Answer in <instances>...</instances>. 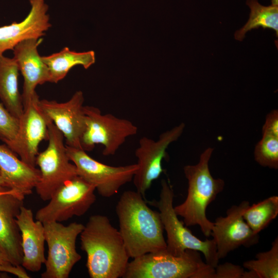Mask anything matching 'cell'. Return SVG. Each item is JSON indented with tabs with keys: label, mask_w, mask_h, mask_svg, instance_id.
Masks as SVG:
<instances>
[{
	"label": "cell",
	"mask_w": 278,
	"mask_h": 278,
	"mask_svg": "<svg viewBox=\"0 0 278 278\" xmlns=\"http://www.w3.org/2000/svg\"><path fill=\"white\" fill-rule=\"evenodd\" d=\"M184 128L182 123L161 134L156 141L146 136L139 140L135 150L138 168L132 181L136 190L143 196L164 171L162 162L166 156V150L181 136Z\"/></svg>",
	"instance_id": "obj_11"
},
{
	"label": "cell",
	"mask_w": 278,
	"mask_h": 278,
	"mask_svg": "<svg viewBox=\"0 0 278 278\" xmlns=\"http://www.w3.org/2000/svg\"><path fill=\"white\" fill-rule=\"evenodd\" d=\"M0 175H1V172H0Z\"/></svg>",
	"instance_id": "obj_34"
},
{
	"label": "cell",
	"mask_w": 278,
	"mask_h": 278,
	"mask_svg": "<svg viewBox=\"0 0 278 278\" xmlns=\"http://www.w3.org/2000/svg\"><path fill=\"white\" fill-rule=\"evenodd\" d=\"M30 10L21 22L0 27V56L13 50L20 42L31 39H39L51 26L47 13L48 6L44 0H29Z\"/></svg>",
	"instance_id": "obj_15"
},
{
	"label": "cell",
	"mask_w": 278,
	"mask_h": 278,
	"mask_svg": "<svg viewBox=\"0 0 278 278\" xmlns=\"http://www.w3.org/2000/svg\"><path fill=\"white\" fill-rule=\"evenodd\" d=\"M19 126V119L0 102V140L5 144L12 141L16 136Z\"/></svg>",
	"instance_id": "obj_26"
},
{
	"label": "cell",
	"mask_w": 278,
	"mask_h": 278,
	"mask_svg": "<svg viewBox=\"0 0 278 278\" xmlns=\"http://www.w3.org/2000/svg\"><path fill=\"white\" fill-rule=\"evenodd\" d=\"M0 271L10 273L20 278L29 277L22 265L15 266L10 264L1 268Z\"/></svg>",
	"instance_id": "obj_29"
},
{
	"label": "cell",
	"mask_w": 278,
	"mask_h": 278,
	"mask_svg": "<svg viewBox=\"0 0 278 278\" xmlns=\"http://www.w3.org/2000/svg\"><path fill=\"white\" fill-rule=\"evenodd\" d=\"M24 198L15 191L0 195V250L13 265H22L21 232L16 216Z\"/></svg>",
	"instance_id": "obj_16"
},
{
	"label": "cell",
	"mask_w": 278,
	"mask_h": 278,
	"mask_svg": "<svg viewBox=\"0 0 278 278\" xmlns=\"http://www.w3.org/2000/svg\"><path fill=\"white\" fill-rule=\"evenodd\" d=\"M79 236L91 278L123 277L130 257L119 230L107 216H90Z\"/></svg>",
	"instance_id": "obj_2"
},
{
	"label": "cell",
	"mask_w": 278,
	"mask_h": 278,
	"mask_svg": "<svg viewBox=\"0 0 278 278\" xmlns=\"http://www.w3.org/2000/svg\"><path fill=\"white\" fill-rule=\"evenodd\" d=\"M85 128L80 139L81 149L93 150L96 145L103 147L102 154L114 155L129 137L135 135L137 127L130 120L112 114H102L93 106H84Z\"/></svg>",
	"instance_id": "obj_7"
},
{
	"label": "cell",
	"mask_w": 278,
	"mask_h": 278,
	"mask_svg": "<svg viewBox=\"0 0 278 278\" xmlns=\"http://www.w3.org/2000/svg\"><path fill=\"white\" fill-rule=\"evenodd\" d=\"M16 154L6 144H0V177L6 188L25 198L35 188L40 178V171Z\"/></svg>",
	"instance_id": "obj_19"
},
{
	"label": "cell",
	"mask_w": 278,
	"mask_h": 278,
	"mask_svg": "<svg viewBox=\"0 0 278 278\" xmlns=\"http://www.w3.org/2000/svg\"><path fill=\"white\" fill-rule=\"evenodd\" d=\"M84 100L82 92L78 91L64 102L39 100L42 112L62 133L65 145L81 149L80 139L85 128Z\"/></svg>",
	"instance_id": "obj_14"
},
{
	"label": "cell",
	"mask_w": 278,
	"mask_h": 278,
	"mask_svg": "<svg viewBox=\"0 0 278 278\" xmlns=\"http://www.w3.org/2000/svg\"><path fill=\"white\" fill-rule=\"evenodd\" d=\"M5 187H6L5 186L4 183L0 177V191H3L8 189H5Z\"/></svg>",
	"instance_id": "obj_31"
},
{
	"label": "cell",
	"mask_w": 278,
	"mask_h": 278,
	"mask_svg": "<svg viewBox=\"0 0 278 278\" xmlns=\"http://www.w3.org/2000/svg\"><path fill=\"white\" fill-rule=\"evenodd\" d=\"M13 190H12V189H8V190H3V191H0V195L7 194V193H10V192H12Z\"/></svg>",
	"instance_id": "obj_32"
},
{
	"label": "cell",
	"mask_w": 278,
	"mask_h": 278,
	"mask_svg": "<svg viewBox=\"0 0 278 278\" xmlns=\"http://www.w3.org/2000/svg\"><path fill=\"white\" fill-rule=\"evenodd\" d=\"M271 5L273 6H277L278 0H271Z\"/></svg>",
	"instance_id": "obj_33"
},
{
	"label": "cell",
	"mask_w": 278,
	"mask_h": 278,
	"mask_svg": "<svg viewBox=\"0 0 278 278\" xmlns=\"http://www.w3.org/2000/svg\"><path fill=\"white\" fill-rule=\"evenodd\" d=\"M159 200L150 202L157 207L166 232V251L173 255H180L186 250L190 249L203 253L206 263L215 268L219 259L214 239L203 241L196 237L180 221L173 205L174 193L172 186L166 180L162 179Z\"/></svg>",
	"instance_id": "obj_5"
},
{
	"label": "cell",
	"mask_w": 278,
	"mask_h": 278,
	"mask_svg": "<svg viewBox=\"0 0 278 278\" xmlns=\"http://www.w3.org/2000/svg\"><path fill=\"white\" fill-rule=\"evenodd\" d=\"M119 231L130 257L166 250L159 212L151 209L139 192L127 190L116 205Z\"/></svg>",
	"instance_id": "obj_1"
},
{
	"label": "cell",
	"mask_w": 278,
	"mask_h": 278,
	"mask_svg": "<svg viewBox=\"0 0 278 278\" xmlns=\"http://www.w3.org/2000/svg\"><path fill=\"white\" fill-rule=\"evenodd\" d=\"M39 100L36 93L23 105L16 136L5 144L22 161L33 167L36 165L39 145L48 138L47 118L40 108Z\"/></svg>",
	"instance_id": "obj_12"
},
{
	"label": "cell",
	"mask_w": 278,
	"mask_h": 278,
	"mask_svg": "<svg viewBox=\"0 0 278 278\" xmlns=\"http://www.w3.org/2000/svg\"><path fill=\"white\" fill-rule=\"evenodd\" d=\"M246 3L250 9L249 19L247 23L235 33V39L242 41L248 31L259 27L273 29L277 36L278 6H263L257 0H247Z\"/></svg>",
	"instance_id": "obj_22"
},
{
	"label": "cell",
	"mask_w": 278,
	"mask_h": 278,
	"mask_svg": "<svg viewBox=\"0 0 278 278\" xmlns=\"http://www.w3.org/2000/svg\"><path fill=\"white\" fill-rule=\"evenodd\" d=\"M255 160L261 166L278 168V134L263 132L254 150Z\"/></svg>",
	"instance_id": "obj_25"
},
{
	"label": "cell",
	"mask_w": 278,
	"mask_h": 278,
	"mask_svg": "<svg viewBox=\"0 0 278 278\" xmlns=\"http://www.w3.org/2000/svg\"><path fill=\"white\" fill-rule=\"evenodd\" d=\"M215 268L203 261L199 251L180 255L166 250L148 253L129 262L123 278H214Z\"/></svg>",
	"instance_id": "obj_4"
},
{
	"label": "cell",
	"mask_w": 278,
	"mask_h": 278,
	"mask_svg": "<svg viewBox=\"0 0 278 278\" xmlns=\"http://www.w3.org/2000/svg\"><path fill=\"white\" fill-rule=\"evenodd\" d=\"M41 58L48 68L49 82L52 83H57L64 78L74 66L80 65L88 69L96 60L93 50L76 52L67 47L51 55L41 56Z\"/></svg>",
	"instance_id": "obj_21"
},
{
	"label": "cell",
	"mask_w": 278,
	"mask_h": 278,
	"mask_svg": "<svg viewBox=\"0 0 278 278\" xmlns=\"http://www.w3.org/2000/svg\"><path fill=\"white\" fill-rule=\"evenodd\" d=\"M255 259L245 262L244 268L254 273L256 278L278 277V238L271 244L270 250L257 253Z\"/></svg>",
	"instance_id": "obj_24"
},
{
	"label": "cell",
	"mask_w": 278,
	"mask_h": 278,
	"mask_svg": "<svg viewBox=\"0 0 278 278\" xmlns=\"http://www.w3.org/2000/svg\"><path fill=\"white\" fill-rule=\"evenodd\" d=\"M66 147L78 176L94 186L99 195L105 198L115 195L123 186L132 181L137 170L136 163L110 166L93 159L82 149Z\"/></svg>",
	"instance_id": "obj_9"
},
{
	"label": "cell",
	"mask_w": 278,
	"mask_h": 278,
	"mask_svg": "<svg viewBox=\"0 0 278 278\" xmlns=\"http://www.w3.org/2000/svg\"><path fill=\"white\" fill-rule=\"evenodd\" d=\"M42 41L41 38L26 40L19 43L13 49V58L24 78L22 94L23 105L37 93L36 88L38 85L49 82L48 68L38 51Z\"/></svg>",
	"instance_id": "obj_17"
},
{
	"label": "cell",
	"mask_w": 278,
	"mask_h": 278,
	"mask_svg": "<svg viewBox=\"0 0 278 278\" xmlns=\"http://www.w3.org/2000/svg\"><path fill=\"white\" fill-rule=\"evenodd\" d=\"M95 188L77 176L59 187L44 206L39 209L36 220L42 223L61 222L85 214L96 201Z\"/></svg>",
	"instance_id": "obj_10"
},
{
	"label": "cell",
	"mask_w": 278,
	"mask_h": 278,
	"mask_svg": "<svg viewBox=\"0 0 278 278\" xmlns=\"http://www.w3.org/2000/svg\"><path fill=\"white\" fill-rule=\"evenodd\" d=\"M278 215V197L272 196L256 203L250 205L245 210L242 216L247 223L255 233L266 228Z\"/></svg>",
	"instance_id": "obj_23"
},
{
	"label": "cell",
	"mask_w": 278,
	"mask_h": 278,
	"mask_svg": "<svg viewBox=\"0 0 278 278\" xmlns=\"http://www.w3.org/2000/svg\"><path fill=\"white\" fill-rule=\"evenodd\" d=\"M10 264L11 263L10 262L7 257L0 250V270L3 266Z\"/></svg>",
	"instance_id": "obj_30"
},
{
	"label": "cell",
	"mask_w": 278,
	"mask_h": 278,
	"mask_svg": "<svg viewBox=\"0 0 278 278\" xmlns=\"http://www.w3.org/2000/svg\"><path fill=\"white\" fill-rule=\"evenodd\" d=\"M16 220L21 236L22 266L29 271L38 272L46 261L44 224L39 220L35 221L32 210L24 205L21 207Z\"/></svg>",
	"instance_id": "obj_18"
},
{
	"label": "cell",
	"mask_w": 278,
	"mask_h": 278,
	"mask_svg": "<svg viewBox=\"0 0 278 278\" xmlns=\"http://www.w3.org/2000/svg\"><path fill=\"white\" fill-rule=\"evenodd\" d=\"M213 150L207 148L200 155L197 164L184 167L188 182L187 195L183 202L174 206L177 215L183 218L185 225H198L206 237L211 235L214 224L206 217L207 207L224 186V181L213 178L209 169L208 162Z\"/></svg>",
	"instance_id": "obj_3"
},
{
	"label": "cell",
	"mask_w": 278,
	"mask_h": 278,
	"mask_svg": "<svg viewBox=\"0 0 278 278\" xmlns=\"http://www.w3.org/2000/svg\"><path fill=\"white\" fill-rule=\"evenodd\" d=\"M262 132L278 134V111L274 110L268 113L263 127Z\"/></svg>",
	"instance_id": "obj_28"
},
{
	"label": "cell",
	"mask_w": 278,
	"mask_h": 278,
	"mask_svg": "<svg viewBox=\"0 0 278 278\" xmlns=\"http://www.w3.org/2000/svg\"><path fill=\"white\" fill-rule=\"evenodd\" d=\"M244 272L240 266L225 263L215 268L214 278H243Z\"/></svg>",
	"instance_id": "obj_27"
},
{
	"label": "cell",
	"mask_w": 278,
	"mask_h": 278,
	"mask_svg": "<svg viewBox=\"0 0 278 278\" xmlns=\"http://www.w3.org/2000/svg\"><path fill=\"white\" fill-rule=\"evenodd\" d=\"M48 254L42 278H67L81 258L76 250V240L84 225L73 222L64 225L60 222L43 223Z\"/></svg>",
	"instance_id": "obj_8"
},
{
	"label": "cell",
	"mask_w": 278,
	"mask_h": 278,
	"mask_svg": "<svg viewBox=\"0 0 278 278\" xmlns=\"http://www.w3.org/2000/svg\"><path fill=\"white\" fill-rule=\"evenodd\" d=\"M47 127L48 145L38 154L36 161L40 178L35 188L44 201L49 200L59 187L78 176L76 167L67 155L62 133L48 118Z\"/></svg>",
	"instance_id": "obj_6"
},
{
	"label": "cell",
	"mask_w": 278,
	"mask_h": 278,
	"mask_svg": "<svg viewBox=\"0 0 278 278\" xmlns=\"http://www.w3.org/2000/svg\"><path fill=\"white\" fill-rule=\"evenodd\" d=\"M19 72L13 58L0 56V99L9 112L19 119L24 106L19 89Z\"/></svg>",
	"instance_id": "obj_20"
},
{
	"label": "cell",
	"mask_w": 278,
	"mask_h": 278,
	"mask_svg": "<svg viewBox=\"0 0 278 278\" xmlns=\"http://www.w3.org/2000/svg\"><path fill=\"white\" fill-rule=\"evenodd\" d=\"M249 205V201H243L232 205L225 217H219L214 222L211 235L215 241L219 259L240 246L249 248L258 242V234L252 230L242 216Z\"/></svg>",
	"instance_id": "obj_13"
}]
</instances>
